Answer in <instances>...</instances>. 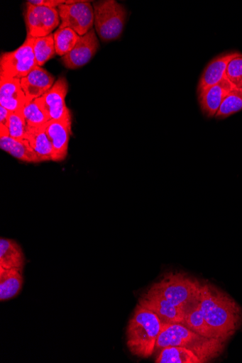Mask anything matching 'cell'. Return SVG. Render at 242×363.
Returning <instances> with one entry per match:
<instances>
[{
	"label": "cell",
	"mask_w": 242,
	"mask_h": 363,
	"mask_svg": "<svg viewBox=\"0 0 242 363\" xmlns=\"http://www.w3.org/2000/svg\"><path fill=\"white\" fill-rule=\"evenodd\" d=\"M163 324L153 311L138 304L128 321L126 330V345L131 353L147 359L155 350Z\"/></svg>",
	"instance_id": "cell-3"
},
{
	"label": "cell",
	"mask_w": 242,
	"mask_h": 363,
	"mask_svg": "<svg viewBox=\"0 0 242 363\" xmlns=\"http://www.w3.org/2000/svg\"><path fill=\"white\" fill-rule=\"evenodd\" d=\"M150 288L160 294L172 306L185 314L198 302L202 284L183 273H170L164 276Z\"/></svg>",
	"instance_id": "cell-4"
},
{
	"label": "cell",
	"mask_w": 242,
	"mask_h": 363,
	"mask_svg": "<svg viewBox=\"0 0 242 363\" xmlns=\"http://www.w3.org/2000/svg\"><path fill=\"white\" fill-rule=\"evenodd\" d=\"M25 140L42 162L53 161V148L45 126H28Z\"/></svg>",
	"instance_id": "cell-17"
},
{
	"label": "cell",
	"mask_w": 242,
	"mask_h": 363,
	"mask_svg": "<svg viewBox=\"0 0 242 363\" xmlns=\"http://www.w3.org/2000/svg\"><path fill=\"white\" fill-rule=\"evenodd\" d=\"M0 106L11 112L23 111L26 104L21 80L0 77Z\"/></svg>",
	"instance_id": "cell-16"
},
{
	"label": "cell",
	"mask_w": 242,
	"mask_h": 363,
	"mask_svg": "<svg viewBox=\"0 0 242 363\" xmlns=\"http://www.w3.org/2000/svg\"><path fill=\"white\" fill-rule=\"evenodd\" d=\"M55 83V77L40 66L21 79V87L26 94V101L41 97L53 87Z\"/></svg>",
	"instance_id": "cell-15"
},
{
	"label": "cell",
	"mask_w": 242,
	"mask_h": 363,
	"mask_svg": "<svg viewBox=\"0 0 242 363\" xmlns=\"http://www.w3.org/2000/svg\"><path fill=\"white\" fill-rule=\"evenodd\" d=\"M34 40L35 38L27 35L20 48L12 52H2L0 57V77L21 80L38 67L33 52Z\"/></svg>",
	"instance_id": "cell-6"
},
{
	"label": "cell",
	"mask_w": 242,
	"mask_h": 363,
	"mask_svg": "<svg viewBox=\"0 0 242 363\" xmlns=\"http://www.w3.org/2000/svg\"><path fill=\"white\" fill-rule=\"evenodd\" d=\"M45 128L53 148V161L65 160L72 135V117L61 121H50Z\"/></svg>",
	"instance_id": "cell-12"
},
{
	"label": "cell",
	"mask_w": 242,
	"mask_h": 363,
	"mask_svg": "<svg viewBox=\"0 0 242 363\" xmlns=\"http://www.w3.org/2000/svg\"><path fill=\"white\" fill-rule=\"evenodd\" d=\"M23 282L21 272L0 269V301H6L13 298L20 292Z\"/></svg>",
	"instance_id": "cell-20"
},
{
	"label": "cell",
	"mask_w": 242,
	"mask_h": 363,
	"mask_svg": "<svg viewBox=\"0 0 242 363\" xmlns=\"http://www.w3.org/2000/svg\"><path fill=\"white\" fill-rule=\"evenodd\" d=\"M61 23L59 28H70L79 36H84L91 29L94 23V9L90 2L62 5L57 9Z\"/></svg>",
	"instance_id": "cell-8"
},
{
	"label": "cell",
	"mask_w": 242,
	"mask_h": 363,
	"mask_svg": "<svg viewBox=\"0 0 242 363\" xmlns=\"http://www.w3.org/2000/svg\"><path fill=\"white\" fill-rule=\"evenodd\" d=\"M235 86L226 79L198 94L202 113L209 118H215L227 94Z\"/></svg>",
	"instance_id": "cell-14"
},
{
	"label": "cell",
	"mask_w": 242,
	"mask_h": 363,
	"mask_svg": "<svg viewBox=\"0 0 242 363\" xmlns=\"http://www.w3.org/2000/svg\"><path fill=\"white\" fill-rule=\"evenodd\" d=\"M33 48L34 55L40 67L57 54L53 34L45 38H35Z\"/></svg>",
	"instance_id": "cell-24"
},
{
	"label": "cell",
	"mask_w": 242,
	"mask_h": 363,
	"mask_svg": "<svg viewBox=\"0 0 242 363\" xmlns=\"http://www.w3.org/2000/svg\"><path fill=\"white\" fill-rule=\"evenodd\" d=\"M199 306L218 339L227 340L242 324V309L226 292L211 284H202Z\"/></svg>",
	"instance_id": "cell-1"
},
{
	"label": "cell",
	"mask_w": 242,
	"mask_h": 363,
	"mask_svg": "<svg viewBox=\"0 0 242 363\" xmlns=\"http://www.w3.org/2000/svg\"><path fill=\"white\" fill-rule=\"evenodd\" d=\"M238 52H231L217 56L211 60L203 71L199 79L197 94L218 84L226 79V73L229 62L235 57L241 55Z\"/></svg>",
	"instance_id": "cell-13"
},
{
	"label": "cell",
	"mask_w": 242,
	"mask_h": 363,
	"mask_svg": "<svg viewBox=\"0 0 242 363\" xmlns=\"http://www.w3.org/2000/svg\"><path fill=\"white\" fill-rule=\"evenodd\" d=\"M23 113L27 125L30 127H43L50 121L49 118L38 104L37 99L26 101Z\"/></svg>",
	"instance_id": "cell-26"
},
{
	"label": "cell",
	"mask_w": 242,
	"mask_h": 363,
	"mask_svg": "<svg viewBox=\"0 0 242 363\" xmlns=\"http://www.w3.org/2000/svg\"><path fill=\"white\" fill-rule=\"evenodd\" d=\"M199 301L187 312L182 324L202 337L218 339L211 328L205 322L199 310Z\"/></svg>",
	"instance_id": "cell-22"
},
{
	"label": "cell",
	"mask_w": 242,
	"mask_h": 363,
	"mask_svg": "<svg viewBox=\"0 0 242 363\" xmlns=\"http://www.w3.org/2000/svg\"><path fill=\"white\" fill-rule=\"evenodd\" d=\"M25 257L21 247L14 240H0V269L23 272Z\"/></svg>",
	"instance_id": "cell-18"
},
{
	"label": "cell",
	"mask_w": 242,
	"mask_h": 363,
	"mask_svg": "<svg viewBox=\"0 0 242 363\" xmlns=\"http://www.w3.org/2000/svg\"><path fill=\"white\" fill-rule=\"evenodd\" d=\"M79 0H29L28 4L33 6H44L56 9L62 5H69L78 3Z\"/></svg>",
	"instance_id": "cell-29"
},
{
	"label": "cell",
	"mask_w": 242,
	"mask_h": 363,
	"mask_svg": "<svg viewBox=\"0 0 242 363\" xmlns=\"http://www.w3.org/2000/svg\"><path fill=\"white\" fill-rule=\"evenodd\" d=\"M226 79L236 88L242 89V55L233 58L229 62Z\"/></svg>",
	"instance_id": "cell-28"
},
{
	"label": "cell",
	"mask_w": 242,
	"mask_h": 363,
	"mask_svg": "<svg viewBox=\"0 0 242 363\" xmlns=\"http://www.w3.org/2000/svg\"><path fill=\"white\" fill-rule=\"evenodd\" d=\"M156 363H203L192 350L177 346H168L161 350Z\"/></svg>",
	"instance_id": "cell-21"
},
{
	"label": "cell",
	"mask_w": 242,
	"mask_h": 363,
	"mask_svg": "<svg viewBox=\"0 0 242 363\" xmlns=\"http://www.w3.org/2000/svg\"><path fill=\"white\" fill-rule=\"evenodd\" d=\"M242 111V89L233 88L226 96L215 118L224 119Z\"/></svg>",
	"instance_id": "cell-25"
},
{
	"label": "cell",
	"mask_w": 242,
	"mask_h": 363,
	"mask_svg": "<svg viewBox=\"0 0 242 363\" xmlns=\"http://www.w3.org/2000/svg\"><path fill=\"white\" fill-rule=\"evenodd\" d=\"M94 26L103 43L118 40L122 35L127 11L126 8L115 0H103L93 4Z\"/></svg>",
	"instance_id": "cell-5"
},
{
	"label": "cell",
	"mask_w": 242,
	"mask_h": 363,
	"mask_svg": "<svg viewBox=\"0 0 242 363\" xmlns=\"http://www.w3.org/2000/svg\"><path fill=\"white\" fill-rule=\"evenodd\" d=\"M27 35L34 38H45L60 26V18L57 9L33 6L28 2L24 12Z\"/></svg>",
	"instance_id": "cell-7"
},
{
	"label": "cell",
	"mask_w": 242,
	"mask_h": 363,
	"mask_svg": "<svg viewBox=\"0 0 242 363\" xmlns=\"http://www.w3.org/2000/svg\"><path fill=\"white\" fill-rule=\"evenodd\" d=\"M11 111L5 108L4 106H0V125H4L8 127L9 118Z\"/></svg>",
	"instance_id": "cell-30"
},
{
	"label": "cell",
	"mask_w": 242,
	"mask_h": 363,
	"mask_svg": "<svg viewBox=\"0 0 242 363\" xmlns=\"http://www.w3.org/2000/svg\"><path fill=\"white\" fill-rule=\"evenodd\" d=\"M68 83L65 77H60L53 87L38 102L50 121H61L72 117V112L65 104Z\"/></svg>",
	"instance_id": "cell-9"
},
{
	"label": "cell",
	"mask_w": 242,
	"mask_h": 363,
	"mask_svg": "<svg viewBox=\"0 0 242 363\" xmlns=\"http://www.w3.org/2000/svg\"><path fill=\"white\" fill-rule=\"evenodd\" d=\"M28 126L23 111L11 113L8 128L11 138L20 140H25Z\"/></svg>",
	"instance_id": "cell-27"
},
{
	"label": "cell",
	"mask_w": 242,
	"mask_h": 363,
	"mask_svg": "<svg viewBox=\"0 0 242 363\" xmlns=\"http://www.w3.org/2000/svg\"><path fill=\"white\" fill-rule=\"evenodd\" d=\"M99 48V40L95 30L92 28L86 35L79 37L74 49L62 57V62L66 69H80L94 57Z\"/></svg>",
	"instance_id": "cell-10"
},
{
	"label": "cell",
	"mask_w": 242,
	"mask_h": 363,
	"mask_svg": "<svg viewBox=\"0 0 242 363\" xmlns=\"http://www.w3.org/2000/svg\"><path fill=\"white\" fill-rule=\"evenodd\" d=\"M53 35L56 53L62 57L74 49L80 37L70 28H58Z\"/></svg>",
	"instance_id": "cell-23"
},
{
	"label": "cell",
	"mask_w": 242,
	"mask_h": 363,
	"mask_svg": "<svg viewBox=\"0 0 242 363\" xmlns=\"http://www.w3.org/2000/svg\"><path fill=\"white\" fill-rule=\"evenodd\" d=\"M0 147L22 162L33 164L42 162L26 140H20L11 136H0Z\"/></svg>",
	"instance_id": "cell-19"
},
{
	"label": "cell",
	"mask_w": 242,
	"mask_h": 363,
	"mask_svg": "<svg viewBox=\"0 0 242 363\" xmlns=\"http://www.w3.org/2000/svg\"><path fill=\"white\" fill-rule=\"evenodd\" d=\"M139 304L155 313L163 325L182 323L185 318L180 309L172 306L152 288L143 295Z\"/></svg>",
	"instance_id": "cell-11"
},
{
	"label": "cell",
	"mask_w": 242,
	"mask_h": 363,
	"mask_svg": "<svg viewBox=\"0 0 242 363\" xmlns=\"http://www.w3.org/2000/svg\"><path fill=\"white\" fill-rule=\"evenodd\" d=\"M226 342L202 337L182 323H174L163 325L156 349L168 346L185 347L193 351L204 363L218 357L224 352Z\"/></svg>",
	"instance_id": "cell-2"
}]
</instances>
